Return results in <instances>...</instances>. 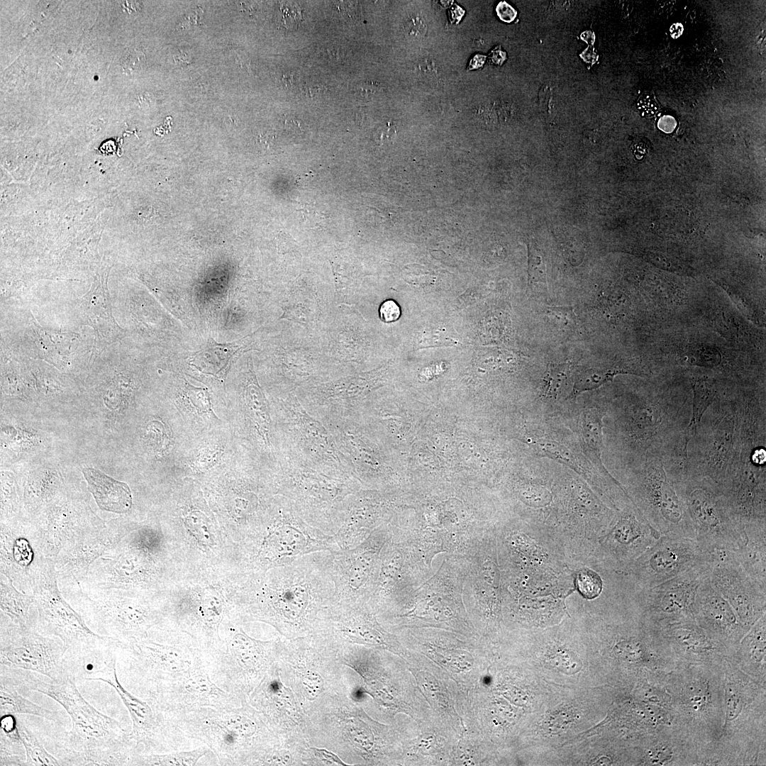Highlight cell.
<instances>
[{
  "label": "cell",
  "mask_w": 766,
  "mask_h": 766,
  "mask_svg": "<svg viewBox=\"0 0 766 766\" xmlns=\"http://www.w3.org/2000/svg\"><path fill=\"white\" fill-rule=\"evenodd\" d=\"M16 673L26 688L43 694L60 704L72 721L67 747L60 765H130L137 753L129 732L121 723L96 710L80 694L76 682H45L31 672Z\"/></svg>",
  "instance_id": "6da1fadb"
},
{
  "label": "cell",
  "mask_w": 766,
  "mask_h": 766,
  "mask_svg": "<svg viewBox=\"0 0 766 766\" xmlns=\"http://www.w3.org/2000/svg\"><path fill=\"white\" fill-rule=\"evenodd\" d=\"M722 663L680 664L665 677L673 726L696 753L700 764L716 762L724 722Z\"/></svg>",
  "instance_id": "7a4b0ae2"
},
{
  "label": "cell",
  "mask_w": 766,
  "mask_h": 766,
  "mask_svg": "<svg viewBox=\"0 0 766 766\" xmlns=\"http://www.w3.org/2000/svg\"><path fill=\"white\" fill-rule=\"evenodd\" d=\"M165 715L187 737L207 745L219 765H235L247 753L275 744L265 720L246 697L238 707L201 706Z\"/></svg>",
  "instance_id": "3957f363"
},
{
  "label": "cell",
  "mask_w": 766,
  "mask_h": 766,
  "mask_svg": "<svg viewBox=\"0 0 766 766\" xmlns=\"http://www.w3.org/2000/svg\"><path fill=\"white\" fill-rule=\"evenodd\" d=\"M724 722L719 756L727 765L757 762L765 740V686L729 658L722 662Z\"/></svg>",
  "instance_id": "277c9868"
},
{
  "label": "cell",
  "mask_w": 766,
  "mask_h": 766,
  "mask_svg": "<svg viewBox=\"0 0 766 766\" xmlns=\"http://www.w3.org/2000/svg\"><path fill=\"white\" fill-rule=\"evenodd\" d=\"M116 653L122 684L149 704L204 659L192 641L163 644L148 638Z\"/></svg>",
  "instance_id": "5b68a950"
},
{
  "label": "cell",
  "mask_w": 766,
  "mask_h": 766,
  "mask_svg": "<svg viewBox=\"0 0 766 766\" xmlns=\"http://www.w3.org/2000/svg\"><path fill=\"white\" fill-rule=\"evenodd\" d=\"M463 579L460 558H445L433 575L400 599L404 609L397 617L403 619V626L443 629L474 638L476 630L462 597Z\"/></svg>",
  "instance_id": "8992f818"
},
{
  "label": "cell",
  "mask_w": 766,
  "mask_h": 766,
  "mask_svg": "<svg viewBox=\"0 0 766 766\" xmlns=\"http://www.w3.org/2000/svg\"><path fill=\"white\" fill-rule=\"evenodd\" d=\"M61 593L92 631L112 640L117 647H128L148 638L149 628L161 618L154 604L121 590L74 588Z\"/></svg>",
  "instance_id": "52a82bcc"
},
{
  "label": "cell",
  "mask_w": 766,
  "mask_h": 766,
  "mask_svg": "<svg viewBox=\"0 0 766 766\" xmlns=\"http://www.w3.org/2000/svg\"><path fill=\"white\" fill-rule=\"evenodd\" d=\"M32 587L38 610L35 631L60 638L67 648L66 653L80 654L116 646L112 640L92 631L63 596L53 559L43 560L34 572Z\"/></svg>",
  "instance_id": "ba28073f"
},
{
  "label": "cell",
  "mask_w": 766,
  "mask_h": 766,
  "mask_svg": "<svg viewBox=\"0 0 766 766\" xmlns=\"http://www.w3.org/2000/svg\"><path fill=\"white\" fill-rule=\"evenodd\" d=\"M677 492L692 521L694 540L702 550H736L744 545L743 526L716 484L689 481L677 486Z\"/></svg>",
  "instance_id": "9c48e42d"
},
{
  "label": "cell",
  "mask_w": 766,
  "mask_h": 766,
  "mask_svg": "<svg viewBox=\"0 0 766 766\" xmlns=\"http://www.w3.org/2000/svg\"><path fill=\"white\" fill-rule=\"evenodd\" d=\"M116 666V657L86 680L106 682L118 694L132 722L130 739L140 754L165 753L203 745L187 737L164 713L126 689L118 678Z\"/></svg>",
  "instance_id": "30bf717a"
},
{
  "label": "cell",
  "mask_w": 766,
  "mask_h": 766,
  "mask_svg": "<svg viewBox=\"0 0 766 766\" xmlns=\"http://www.w3.org/2000/svg\"><path fill=\"white\" fill-rule=\"evenodd\" d=\"M204 656L213 682L240 698L246 697L257 686L272 659L269 643L231 630L216 650Z\"/></svg>",
  "instance_id": "8fae6325"
},
{
  "label": "cell",
  "mask_w": 766,
  "mask_h": 766,
  "mask_svg": "<svg viewBox=\"0 0 766 766\" xmlns=\"http://www.w3.org/2000/svg\"><path fill=\"white\" fill-rule=\"evenodd\" d=\"M31 516L45 557L54 560L70 541L106 526L91 510L86 492L74 487H65Z\"/></svg>",
  "instance_id": "7c38bea8"
},
{
  "label": "cell",
  "mask_w": 766,
  "mask_h": 766,
  "mask_svg": "<svg viewBox=\"0 0 766 766\" xmlns=\"http://www.w3.org/2000/svg\"><path fill=\"white\" fill-rule=\"evenodd\" d=\"M66 651L60 638L18 626L1 614V665L40 673L60 682L69 678L65 666Z\"/></svg>",
  "instance_id": "4fadbf2b"
},
{
  "label": "cell",
  "mask_w": 766,
  "mask_h": 766,
  "mask_svg": "<svg viewBox=\"0 0 766 766\" xmlns=\"http://www.w3.org/2000/svg\"><path fill=\"white\" fill-rule=\"evenodd\" d=\"M709 558L658 585L640 589L637 604L644 623L651 628L684 618H694L698 589L709 576Z\"/></svg>",
  "instance_id": "5bb4252c"
},
{
  "label": "cell",
  "mask_w": 766,
  "mask_h": 766,
  "mask_svg": "<svg viewBox=\"0 0 766 766\" xmlns=\"http://www.w3.org/2000/svg\"><path fill=\"white\" fill-rule=\"evenodd\" d=\"M709 558L692 538L664 534L630 564L625 572L641 589L667 581Z\"/></svg>",
  "instance_id": "9a60e30c"
},
{
  "label": "cell",
  "mask_w": 766,
  "mask_h": 766,
  "mask_svg": "<svg viewBox=\"0 0 766 766\" xmlns=\"http://www.w3.org/2000/svg\"><path fill=\"white\" fill-rule=\"evenodd\" d=\"M0 574L15 587L33 594L34 572L45 557L39 531L31 516L1 520Z\"/></svg>",
  "instance_id": "2e32d148"
},
{
  "label": "cell",
  "mask_w": 766,
  "mask_h": 766,
  "mask_svg": "<svg viewBox=\"0 0 766 766\" xmlns=\"http://www.w3.org/2000/svg\"><path fill=\"white\" fill-rule=\"evenodd\" d=\"M709 553L710 582L731 604L748 632L765 615L766 592H762L742 568L734 550H719Z\"/></svg>",
  "instance_id": "e0dca14e"
},
{
  "label": "cell",
  "mask_w": 766,
  "mask_h": 766,
  "mask_svg": "<svg viewBox=\"0 0 766 766\" xmlns=\"http://www.w3.org/2000/svg\"><path fill=\"white\" fill-rule=\"evenodd\" d=\"M642 514L660 535L694 539L692 521L677 490L662 467L650 472L636 490Z\"/></svg>",
  "instance_id": "ac0fdd59"
},
{
  "label": "cell",
  "mask_w": 766,
  "mask_h": 766,
  "mask_svg": "<svg viewBox=\"0 0 766 766\" xmlns=\"http://www.w3.org/2000/svg\"><path fill=\"white\" fill-rule=\"evenodd\" d=\"M125 529L118 521H110L104 528L88 532L67 543L55 559L60 592L81 588L91 565L127 534Z\"/></svg>",
  "instance_id": "d6986e66"
},
{
  "label": "cell",
  "mask_w": 766,
  "mask_h": 766,
  "mask_svg": "<svg viewBox=\"0 0 766 766\" xmlns=\"http://www.w3.org/2000/svg\"><path fill=\"white\" fill-rule=\"evenodd\" d=\"M665 653L677 665H720L731 651L710 636L694 618H684L649 627Z\"/></svg>",
  "instance_id": "ffe728a7"
},
{
  "label": "cell",
  "mask_w": 766,
  "mask_h": 766,
  "mask_svg": "<svg viewBox=\"0 0 766 766\" xmlns=\"http://www.w3.org/2000/svg\"><path fill=\"white\" fill-rule=\"evenodd\" d=\"M241 702L239 696L226 692L213 682L204 657L189 675L173 683L150 704L170 714L201 706L231 709L241 706Z\"/></svg>",
  "instance_id": "44dd1931"
},
{
  "label": "cell",
  "mask_w": 766,
  "mask_h": 766,
  "mask_svg": "<svg viewBox=\"0 0 766 766\" xmlns=\"http://www.w3.org/2000/svg\"><path fill=\"white\" fill-rule=\"evenodd\" d=\"M660 535L641 512L635 509L626 510L611 523L604 538L603 548L609 565L625 571Z\"/></svg>",
  "instance_id": "7402d4cb"
},
{
  "label": "cell",
  "mask_w": 766,
  "mask_h": 766,
  "mask_svg": "<svg viewBox=\"0 0 766 766\" xmlns=\"http://www.w3.org/2000/svg\"><path fill=\"white\" fill-rule=\"evenodd\" d=\"M694 619L710 636L724 645L731 655L747 633L731 604L714 589L709 577L698 589Z\"/></svg>",
  "instance_id": "603a6c76"
},
{
  "label": "cell",
  "mask_w": 766,
  "mask_h": 766,
  "mask_svg": "<svg viewBox=\"0 0 766 766\" xmlns=\"http://www.w3.org/2000/svg\"><path fill=\"white\" fill-rule=\"evenodd\" d=\"M93 283L89 292L82 298L81 309L99 338L112 343L123 337L124 332L112 315L106 272L97 275Z\"/></svg>",
  "instance_id": "cb8c5ba5"
},
{
  "label": "cell",
  "mask_w": 766,
  "mask_h": 766,
  "mask_svg": "<svg viewBox=\"0 0 766 766\" xmlns=\"http://www.w3.org/2000/svg\"><path fill=\"white\" fill-rule=\"evenodd\" d=\"M251 345L249 336L231 343H218L210 338L189 357L190 364L201 372L223 379L232 363Z\"/></svg>",
  "instance_id": "d4e9b609"
},
{
  "label": "cell",
  "mask_w": 766,
  "mask_h": 766,
  "mask_svg": "<svg viewBox=\"0 0 766 766\" xmlns=\"http://www.w3.org/2000/svg\"><path fill=\"white\" fill-rule=\"evenodd\" d=\"M766 616L763 615L743 637L729 658L740 670L765 684Z\"/></svg>",
  "instance_id": "484cf974"
},
{
  "label": "cell",
  "mask_w": 766,
  "mask_h": 766,
  "mask_svg": "<svg viewBox=\"0 0 766 766\" xmlns=\"http://www.w3.org/2000/svg\"><path fill=\"white\" fill-rule=\"evenodd\" d=\"M743 529L746 540L734 550L736 558L754 583L766 592V523H750Z\"/></svg>",
  "instance_id": "4316f807"
},
{
  "label": "cell",
  "mask_w": 766,
  "mask_h": 766,
  "mask_svg": "<svg viewBox=\"0 0 766 766\" xmlns=\"http://www.w3.org/2000/svg\"><path fill=\"white\" fill-rule=\"evenodd\" d=\"M82 472L99 507L114 513H126L131 509L132 496L127 484L94 468L87 467Z\"/></svg>",
  "instance_id": "83f0119b"
},
{
  "label": "cell",
  "mask_w": 766,
  "mask_h": 766,
  "mask_svg": "<svg viewBox=\"0 0 766 766\" xmlns=\"http://www.w3.org/2000/svg\"><path fill=\"white\" fill-rule=\"evenodd\" d=\"M0 608L13 623L35 630L38 610L33 595L18 590L12 580L0 574Z\"/></svg>",
  "instance_id": "f1b7e54d"
},
{
  "label": "cell",
  "mask_w": 766,
  "mask_h": 766,
  "mask_svg": "<svg viewBox=\"0 0 766 766\" xmlns=\"http://www.w3.org/2000/svg\"><path fill=\"white\" fill-rule=\"evenodd\" d=\"M293 425L300 440L312 450L318 457L339 462V457L334 443L328 434L318 421L306 413L297 402L290 406Z\"/></svg>",
  "instance_id": "f546056e"
},
{
  "label": "cell",
  "mask_w": 766,
  "mask_h": 766,
  "mask_svg": "<svg viewBox=\"0 0 766 766\" xmlns=\"http://www.w3.org/2000/svg\"><path fill=\"white\" fill-rule=\"evenodd\" d=\"M389 533H374L355 555L349 565L348 584L353 590L367 586L374 578L378 568L380 554L386 543L392 538Z\"/></svg>",
  "instance_id": "4dcf8cb0"
},
{
  "label": "cell",
  "mask_w": 766,
  "mask_h": 766,
  "mask_svg": "<svg viewBox=\"0 0 766 766\" xmlns=\"http://www.w3.org/2000/svg\"><path fill=\"white\" fill-rule=\"evenodd\" d=\"M272 540L277 555L282 557H294L318 550L321 546L318 541L296 523L279 526L274 533Z\"/></svg>",
  "instance_id": "1f68e13d"
},
{
  "label": "cell",
  "mask_w": 766,
  "mask_h": 766,
  "mask_svg": "<svg viewBox=\"0 0 766 766\" xmlns=\"http://www.w3.org/2000/svg\"><path fill=\"white\" fill-rule=\"evenodd\" d=\"M12 714H29L56 721V715L23 697L17 691L15 683L7 681L1 675L0 680V716Z\"/></svg>",
  "instance_id": "d6a6232c"
},
{
  "label": "cell",
  "mask_w": 766,
  "mask_h": 766,
  "mask_svg": "<svg viewBox=\"0 0 766 766\" xmlns=\"http://www.w3.org/2000/svg\"><path fill=\"white\" fill-rule=\"evenodd\" d=\"M210 748L203 745L189 750H175L165 753L138 754L131 760L130 765L144 766H192L206 756Z\"/></svg>",
  "instance_id": "836d02e7"
},
{
  "label": "cell",
  "mask_w": 766,
  "mask_h": 766,
  "mask_svg": "<svg viewBox=\"0 0 766 766\" xmlns=\"http://www.w3.org/2000/svg\"><path fill=\"white\" fill-rule=\"evenodd\" d=\"M244 400L248 414L262 439L268 443L270 413L265 398L257 380L250 372L244 387Z\"/></svg>",
  "instance_id": "e575fe53"
},
{
  "label": "cell",
  "mask_w": 766,
  "mask_h": 766,
  "mask_svg": "<svg viewBox=\"0 0 766 766\" xmlns=\"http://www.w3.org/2000/svg\"><path fill=\"white\" fill-rule=\"evenodd\" d=\"M691 382L694 399L692 416L685 433L684 450L686 455L688 442L696 434L704 411L713 402L717 393L714 380L707 376L694 377L691 379Z\"/></svg>",
  "instance_id": "d590c367"
},
{
  "label": "cell",
  "mask_w": 766,
  "mask_h": 766,
  "mask_svg": "<svg viewBox=\"0 0 766 766\" xmlns=\"http://www.w3.org/2000/svg\"><path fill=\"white\" fill-rule=\"evenodd\" d=\"M18 727L21 743L25 750L26 766H57L59 760L49 753L35 735L20 720Z\"/></svg>",
  "instance_id": "8d00e7d4"
},
{
  "label": "cell",
  "mask_w": 766,
  "mask_h": 766,
  "mask_svg": "<svg viewBox=\"0 0 766 766\" xmlns=\"http://www.w3.org/2000/svg\"><path fill=\"white\" fill-rule=\"evenodd\" d=\"M294 476L298 487L311 494L313 492V496L315 497L333 500L337 495L340 494L339 487L335 482L323 478L318 474L300 471L296 473Z\"/></svg>",
  "instance_id": "74e56055"
},
{
  "label": "cell",
  "mask_w": 766,
  "mask_h": 766,
  "mask_svg": "<svg viewBox=\"0 0 766 766\" xmlns=\"http://www.w3.org/2000/svg\"><path fill=\"white\" fill-rule=\"evenodd\" d=\"M309 589L304 584H293L281 595L279 612L288 618H294L304 611L309 601Z\"/></svg>",
  "instance_id": "f35d334b"
},
{
  "label": "cell",
  "mask_w": 766,
  "mask_h": 766,
  "mask_svg": "<svg viewBox=\"0 0 766 766\" xmlns=\"http://www.w3.org/2000/svg\"><path fill=\"white\" fill-rule=\"evenodd\" d=\"M602 414L594 411H587L582 415V433L587 448L601 464L602 448Z\"/></svg>",
  "instance_id": "ab89813d"
},
{
  "label": "cell",
  "mask_w": 766,
  "mask_h": 766,
  "mask_svg": "<svg viewBox=\"0 0 766 766\" xmlns=\"http://www.w3.org/2000/svg\"><path fill=\"white\" fill-rule=\"evenodd\" d=\"M626 372L622 370H609L607 371L590 370L585 371L579 374L577 377L570 396L575 397L581 392L597 389L602 384L611 381L616 375Z\"/></svg>",
  "instance_id": "60d3db41"
},
{
  "label": "cell",
  "mask_w": 766,
  "mask_h": 766,
  "mask_svg": "<svg viewBox=\"0 0 766 766\" xmlns=\"http://www.w3.org/2000/svg\"><path fill=\"white\" fill-rule=\"evenodd\" d=\"M570 365L568 363L550 364L548 367L545 375L543 379L541 396L545 398H556L560 389L562 387L564 381L569 373Z\"/></svg>",
  "instance_id": "b9f144b4"
},
{
  "label": "cell",
  "mask_w": 766,
  "mask_h": 766,
  "mask_svg": "<svg viewBox=\"0 0 766 766\" xmlns=\"http://www.w3.org/2000/svg\"><path fill=\"white\" fill-rule=\"evenodd\" d=\"M528 286L543 284L547 287L546 262L543 252L535 243L528 245Z\"/></svg>",
  "instance_id": "7bdbcfd3"
},
{
  "label": "cell",
  "mask_w": 766,
  "mask_h": 766,
  "mask_svg": "<svg viewBox=\"0 0 766 766\" xmlns=\"http://www.w3.org/2000/svg\"><path fill=\"white\" fill-rule=\"evenodd\" d=\"M23 744L11 740L4 733L0 735V765H24L26 753Z\"/></svg>",
  "instance_id": "ee69618b"
},
{
  "label": "cell",
  "mask_w": 766,
  "mask_h": 766,
  "mask_svg": "<svg viewBox=\"0 0 766 766\" xmlns=\"http://www.w3.org/2000/svg\"><path fill=\"white\" fill-rule=\"evenodd\" d=\"M580 592L587 597H595L603 589L601 579L594 572H582L577 577Z\"/></svg>",
  "instance_id": "f6af8a7d"
},
{
  "label": "cell",
  "mask_w": 766,
  "mask_h": 766,
  "mask_svg": "<svg viewBox=\"0 0 766 766\" xmlns=\"http://www.w3.org/2000/svg\"><path fill=\"white\" fill-rule=\"evenodd\" d=\"M150 441L157 448V450L164 452L167 450L171 443V436L169 428L163 422L155 421L150 423L148 427Z\"/></svg>",
  "instance_id": "bcb514c9"
},
{
  "label": "cell",
  "mask_w": 766,
  "mask_h": 766,
  "mask_svg": "<svg viewBox=\"0 0 766 766\" xmlns=\"http://www.w3.org/2000/svg\"><path fill=\"white\" fill-rule=\"evenodd\" d=\"M186 396L192 405L199 411L213 413L209 393L206 389L189 385L187 388Z\"/></svg>",
  "instance_id": "7dc6e473"
},
{
  "label": "cell",
  "mask_w": 766,
  "mask_h": 766,
  "mask_svg": "<svg viewBox=\"0 0 766 766\" xmlns=\"http://www.w3.org/2000/svg\"><path fill=\"white\" fill-rule=\"evenodd\" d=\"M222 455L219 447L202 449L195 460V467L199 470H206L216 463Z\"/></svg>",
  "instance_id": "c3c4849f"
},
{
  "label": "cell",
  "mask_w": 766,
  "mask_h": 766,
  "mask_svg": "<svg viewBox=\"0 0 766 766\" xmlns=\"http://www.w3.org/2000/svg\"><path fill=\"white\" fill-rule=\"evenodd\" d=\"M404 28L406 34L413 39H420L426 33V24L425 21L420 16H410L404 23Z\"/></svg>",
  "instance_id": "681fc988"
},
{
  "label": "cell",
  "mask_w": 766,
  "mask_h": 766,
  "mask_svg": "<svg viewBox=\"0 0 766 766\" xmlns=\"http://www.w3.org/2000/svg\"><path fill=\"white\" fill-rule=\"evenodd\" d=\"M547 314L561 321L563 326H574L576 316L572 306H552L548 309Z\"/></svg>",
  "instance_id": "f907efd6"
},
{
  "label": "cell",
  "mask_w": 766,
  "mask_h": 766,
  "mask_svg": "<svg viewBox=\"0 0 766 766\" xmlns=\"http://www.w3.org/2000/svg\"><path fill=\"white\" fill-rule=\"evenodd\" d=\"M379 315L380 319L384 323L394 322L401 316L400 306L394 300L388 299L380 305Z\"/></svg>",
  "instance_id": "816d5d0a"
},
{
  "label": "cell",
  "mask_w": 766,
  "mask_h": 766,
  "mask_svg": "<svg viewBox=\"0 0 766 766\" xmlns=\"http://www.w3.org/2000/svg\"><path fill=\"white\" fill-rule=\"evenodd\" d=\"M636 107L640 114L643 117H652L658 109V105L655 99L650 94H642L638 99Z\"/></svg>",
  "instance_id": "f5cc1de1"
},
{
  "label": "cell",
  "mask_w": 766,
  "mask_h": 766,
  "mask_svg": "<svg viewBox=\"0 0 766 766\" xmlns=\"http://www.w3.org/2000/svg\"><path fill=\"white\" fill-rule=\"evenodd\" d=\"M499 18L506 23L512 22L516 17V11L506 1L499 2L496 8Z\"/></svg>",
  "instance_id": "db71d44e"
},
{
  "label": "cell",
  "mask_w": 766,
  "mask_h": 766,
  "mask_svg": "<svg viewBox=\"0 0 766 766\" xmlns=\"http://www.w3.org/2000/svg\"><path fill=\"white\" fill-rule=\"evenodd\" d=\"M552 94L551 89L548 87H543L540 91V104L543 111L549 112L553 110Z\"/></svg>",
  "instance_id": "11a10c76"
},
{
  "label": "cell",
  "mask_w": 766,
  "mask_h": 766,
  "mask_svg": "<svg viewBox=\"0 0 766 766\" xmlns=\"http://www.w3.org/2000/svg\"><path fill=\"white\" fill-rule=\"evenodd\" d=\"M657 126L662 131L671 133L675 130L677 122L675 118L671 116H663L659 119Z\"/></svg>",
  "instance_id": "9f6ffc18"
},
{
  "label": "cell",
  "mask_w": 766,
  "mask_h": 766,
  "mask_svg": "<svg viewBox=\"0 0 766 766\" xmlns=\"http://www.w3.org/2000/svg\"><path fill=\"white\" fill-rule=\"evenodd\" d=\"M396 131L394 128L387 126L378 131L376 135V140L379 143H384L391 141L395 135Z\"/></svg>",
  "instance_id": "6f0895ef"
},
{
  "label": "cell",
  "mask_w": 766,
  "mask_h": 766,
  "mask_svg": "<svg viewBox=\"0 0 766 766\" xmlns=\"http://www.w3.org/2000/svg\"><path fill=\"white\" fill-rule=\"evenodd\" d=\"M377 87L372 82H365L357 87V93L363 98H370L376 93Z\"/></svg>",
  "instance_id": "680465c9"
},
{
  "label": "cell",
  "mask_w": 766,
  "mask_h": 766,
  "mask_svg": "<svg viewBox=\"0 0 766 766\" xmlns=\"http://www.w3.org/2000/svg\"><path fill=\"white\" fill-rule=\"evenodd\" d=\"M298 77L295 73H285L282 77V84L287 88L295 87L298 82Z\"/></svg>",
  "instance_id": "91938a15"
},
{
  "label": "cell",
  "mask_w": 766,
  "mask_h": 766,
  "mask_svg": "<svg viewBox=\"0 0 766 766\" xmlns=\"http://www.w3.org/2000/svg\"><path fill=\"white\" fill-rule=\"evenodd\" d=\"M485 57L482 55H474L470 62L468 70L476 69L482 67L484 62Z\"/></svg>",
  "instance_id": "94428289"
},
{
  "label": "cell",
  "mask_w": 766,
  "mask_h": 766,
  "mask_svg": "<svg viewBox=\"0 0 766 766\" xmlns=\"http://www.w3.org/2000/svg\"><path fill=\"white\" fill-rule=\"evenodd\" d=\"M491 59L494 63L501 65L506 59L505 52L500 49L496 48L492 52Z\"/></svg>",
  "instance_id": "6125c7cd"
},
{
  "label": "cell",
  "mask_w": 766,
  "mask_h": 766,
  "mask_svg": "<svg viewBox=\"0 0 766 766\" xmlns=\"http://www.w3.org/2000/svg\"><path fill=\"white\" fill-rule=\"evenodd\" d=\"M338 48H330L329 50H328V52H327L328 55L331 59L334 58V60H335L341 59L342 56L343 55V52L340 49L339 50Z\"/></svg>",
  "instance_id": "be15d7a7"
},
{
  "label": "cell",
  "mask_w": 766,
  "mask_h": 766,
  "mask_svg": "<svg viewBox=\"0 0 766 766\" xmlns=\"http://www.w3.org/2000/svg\"><path fill=\"white\" fill-rule=\"evenodd\" d=\"M463 13H464V11L462 10V9L456 6V7L454 9H453L452 11H451L452 14L455 13V15L451 16V19L453 21H460V18L462 16Z\"/></svg>",
  "instance_id": "e7e4bbea"
},
{
  "label": "cell",
  "mask_w": 766,
  "mask_h": 766,
  "mask_svg": "<svg viewBox=\"0 0 766 766\" xmlns=\"http://www.w3.org/2000/svg\"><path fill=\"white\" fill-rule=\"evenodd\" d=\"M592 35H594V34L592 32L587 30L582 34L581 38L588 43L592 44L595 39L594 36Z\"/></svg>",
  "instance_id": "03108f58"
}]
</instances>
